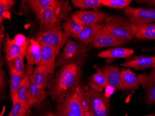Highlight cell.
I'll return each mask as SVG.
<instances>
[{"label":"cell","mask_w":155,"mask_h":116,"mask_svg":"<svg viewBox=\"0 0 155 116\" xmlns=\"http://www.w3.org/2000/svg\"><path fill=\"white\" fill-rule=\"evenodd\" d=\"M81 70L75 65L61 67L54 77L49 82V94L58 104L64 101L67 92L79 87Z\"/></svg>","instance_id":"obj_1"},{"label":"cell","mask_w":155,"mask_h":116,"mask_svg":"<svg viewBox=\"0 0 155 116\" xmlns=\"http://www.w3.org/2000/svg\"><path fill=\"white\" fill-rule=\"evenodd\" d=\"M84 93L80 86L69 91L64 101L56 105V114L58 116H87L83 101Z\"/></svg>","instance_id":"obj_2"},{"label":"cell","mask_w":155,"mask_h":116,"mask_svg":"<svg viewBox=\"0 0 155 116\" xmlns=\"http://www.w3.org/2000/svg\"><path fill=\"white\" fill-rule=\"evenodd\" d=\"M88 49L84 44L68 38L66 46L59 56L56 66L63 67L68 65H75L82 67L87 58Z\"/></svg>","instance_id":"obj_3"},{"label":"cell","mask_w":155,"mask_h":116,"mask_svg":"<svg viewBox=\"0 0 155 116\" xmlns=\"http://www.w3.org/2000/svg\"><path fill=\"white\" fill-rule=\"evenodd\" d=\"M105 28L116 38L126 43L133 38L132 23L120 15H111L105 19Z\"/></svg>","instance_id":"obj_4"},{"label":"cell","mask_w":155,"mask_h":116,"mask_svg":"<svg viewBox=\"0 0 155 116\" xmlns=\"http://www.w3.org/2000/svg\"><path fill=\"white\" fill-rule=\"evenodd\" d=\"M67 40L60 22L50 25L46 31H41L37 35V41L54 48L56 55H58Z\"/></svg>","instance_id":"obj_5"},{"label":"cell","mask_w":155,"mask_h":116,"mask_svg":"<svg viewBox=\"0 0 155 116\" xmlns=\"http://www.w3.org/2000/svg\"><path fill=\"white\" fill-rule=\"evenodd\" d=\"M28 39L22 34H17L12 39L8 33L4 41V52L7 60L22 56H26Z\"/></svg>","instance_id":"obj_6"},{"label":"cell","mask_w":155,"mask_h":116,"mask_svg":"<svg viewBox=\"0 0 155 116\" xmlns=\"http://www.w3.org/2000/svg\"><path fill=\"white\" fill-rule=\"evenodd\" d=\"M83 101L87 116L96 110L109 107V98L105 96L104 93L92 89L84 92Z\"/></svg>","instance_id":"obj_7"},{"label":"cell","mask_w":155,"mask_h":116,"mask_svg":"<svg viewBox=\"0 0 155 116\" xmlns=\"http://www.w3.org/2000/svg\"><path fill=\"white\" fill-rule=\"evenodd\" d=\"M124 12L126 18L133 25H145L155 22V9L129 7Z\"/></svg>","instance_id":"obj_8"},{"label":"cell","mask_w":155,"mask_h":116,"mask_svg":"<svg viewBox=\"0 0 155 116\" xmlns=\"http://www.w3.org/2000/svg\"><path fill=\"white\" fill-rule=\"evenodd\" d=\"M108 15L104 12L94 11H77L72 15V18L80 25H89L96 24L97 22L104 20Z\"/></svg>","instance_id":"obj_9"},{"label":"cell","mask_w":155,"mask_h":116,"mask_svg":"<svg viewBox=\"0 0 155 116\" xmlns=\"http://www.w3.org/2000/svg\"><path fill=\"white\" fill-rule=\"evenodd\" d=\"M124 43H125L119 41L112 35L107 30L104 25H103L101 30L91 45L93 48H101L105 47L121 46Z\"/></svg>","instance_id":"obj_10"},{"label":"cell","mask_w":155,"mask_h":116,"mask_svg":"<svg viewBox=\"0 0 155 116\" xmlns=\"http://www.w3.org/2000/svg\"><path fill=\"white\" fill-rule=\"evenodd\" d=\"M48 94L43 89L41 88L35 84L33 78V74L29 75V85L28 90V105L29 110L33 106L38 105L47 97Z\"/></svg>","instance_id":"obj_11"},{"label":"cell","mask_w":155,"mask_h":116,"mask_svg":"<svg viewBox=\"0 0 155 116\" xmlns=\"http://www.w3.org/2000/svg\"><path fill=\"white\" fill-rule=\"evenodd\" d=\"M120 66L125 68H132L136 70L153 68L155 66V56H137L126 60Z\"/></svg>","instance_id":"obj_12"},{"label":"cell","mask_w":155,"mask_h":116,"mask_svg":"<svg viewBox=\"0 0 155 116\" xmlns=\"http://www.w3.org/2000/svg\"><path fill=\"white\" fill-rule=\"evenodd\" d=\"M39 43L41 48V56L39 65L44 66L48 70L49 75H51L54 72L55 68L56 55L54 49L51 46Z\"/></svg>","instance_id":"obj_13"},{"label":"cell","mask_w":155,"mask_h":116,"mask_svg":"<svg viewBox=\"0 0 155 116\" xmlns=\"http://www.w3.org/2000/svg\"><path fill=\"white\" fill-rule=\"evenodd\" d=\"M101 27L102 26L97 24L84 25L75 39H77L83 44H93Z\"/></svg>","instance_id":"obj_14"},{"label":"cell","mask_w":155,"mask_h":116,"mask_svg":"<svg viewBox=\"0 0 155 116\" xmlns=\"http://www.w3.org/2000/svg\"><path fill=\"white\" fill-rule=\"evenodd\" d=\"M107 76V83L106 86H109L114 90L126 91L121 79L120 71L116 66H108L103 70Z\"/></svg>","instance_id":"obj_15"},{"label":"cell","mask_w":155,"mask_h":116,"mask_svg":"<svg viewBox=\"0 0 155 116\" xmlns=\"http://www.w3.org/2000/svg\"><path fill=\"white\" fill-rule=\"evenodd\" d=\"M41 56V48L40 43L34 39H28L26 57L28 65L38 66Z\"/></svg>","instance_id":"obj_16"},{"label":"cell","mask_w":155,"mask_h":116,"mask_svg":"<svg viewBox=\"0 0 155 116\" xmlns=\"http://www.w3.org/2000/svg\"><path fill=\"white\" fill-rule=\"evenodd\" d=\"M27 2L29 8L36 14L37 19L39 18L42 10L48 7H57L64 6L68 3V1L58 0H29Z\"/></svg>","instance_id":"obj_17"},{"label":"cell","mask_w":155,"mask_h":116,"mask_svg":"<svg viewBox=\"0 0 155 116\" xmlns=\"http://www.w3.org/2000/svg\"><path fill=\"white\" fill-rule=\"evenodd\" d=\"M133 37L139 40H155V24L132 25Z\"/></svg>","instance_id":"obj_18"},{"label":"cell","mask_w":155,"mask_h":116,"mask_svg":"<svg viewBox=\"0 0 155 116\" xmlns=\"http://www.w3.org/2000/svg\"><path fill=\"white\" fill-rule=\"evenodd\" d=\"M134 53V50L127 48H116L103 51L97 55V56L101 58L114 59L130 57Z\"/></svg>","instance_id":"obj_19"},{"label":"cell","mask_w":155,"mask_h":116,"mask_svg":"<svg viewBox=\"0 0 155 116\" xmlns=\"http://www.w3.org/2000/svg\"><path fill=\"white\" fill-rule=\"evenodd\" d=\"M120 74L122 83L126 90L133 91L138 88L140 84L138 78L130 69L122 68Z\"/></svg>","instance_id":"obj_20"},{"label":"cell","mask_w":155,"mask_h":116,"mask_svg":"<svg viewBox=\"0 0 155 116\" xmlns=\"http://www.w3.org/2000/svg\"><path fill=\"white\" fill-rule=\"evenodd\" d=\"M139 84L141 85L146 92V100L149 104H155V83L151 81L147 78L145 74L137 76Z\"/></svg>","instance_id":"obj_21"},{"label":"cell","mask_w":155,"mask_h":116,"mask_svg":"<svg viewBox=\"0 0 155 116\" xmlns=\"http://www.w3.org/2000/svg\"><path fill=\"white\" fill-rule=\"evenodd\" d=\"M84 26L76 22L70 16L68 17L62 26L64 36L68 39L69 37L75 39L77 35L79 34Z\"/></svg>","instance_id":"obj_22"},{"label":"cell","mask_w":155,"mask_h":116,"mask_svg":"<svg viewBox=\"0 0 155 116\" xmlns=\"http://www.w3.org/2000/svg\"><path fill=\"white\" fill-rule=\"evenodd\" d=\"M97 72L91 76L89 81V85L92 89L102 91L107 83V76L103 70L97 69Z\"/></svg>","instance_id":"obj_23"},{"label":"cell","mask_w":155,"mask_h":116,"mask_svg":"<svg viewBox=\"0 0 155 116\" xmlns=\"http://www.w3.org/2000/svg\"><path fill=\"white\" fill-rule=\"evenodd\" d=\"M49 74L47 69L43 66L39 65L33 72V78L35 82L41 88H46L49 81Z\"/></svg>","instance_id":"obj_24"},{"label":"cell","mask_w":155,"mask_h":116,"mask_svg":"<svg viewBox=\"0 0 155 116\" xmlns=\"http://www.w3.org/2000/svg\"><path fill=\"white\" fill-rule=\"evenodd\" d=\"M29 75H25L22 79L17 92L18 99L24 105L27 112L29 111L28 105V90L29 88Z\"/></svg>","instance_id":"obj_25"},{"label":"cell","mask_w":155,"mask_h":116,"mask_svg":"<svg viewBox=\"0 0 155 116\" xmlns=\"http://www.w3.org/2000/svg\"><path fill=\"white\" fill-rule=\"evenodd\" d=\"M25 76V69L21 72L11 74L10 79V96L12 102L18 99L17 92L18 88Z\"/></svg>","instance_id":"obj_26"},{"label":"cell","mask_w":155,"mask_h":116,"mask_svg":"<svg viewBox=\"0 0 155 116\" xmlns=\"http://www.w3.org/2000/svg\"><path fill=\"white\" fill-rule=\"evenodd\" d=\"M23 57L22 56L17 57L10 60H6V63L8 67L9 74L17 73L23 71L24 70Z\"/></svg>","instance_id":"obj_27"},{"label":"cell","mask_w":155,"mask_h":116,"mask_svg":"<svg viewBox=\"0 0 155 116\" xmlns=\"http://www.w3.org/2000/svg\"><path fill=\"white\" fill-rule=\"evenodd\" d=\"M72 3L76 8L82 9H96L102 6L101 0H72Z\"/></svg>","instance_id":"obj_28"},{"label":"cell","mask_w":155,"mask_h":116,"mask_svg":"<svg viewBox=\"0 0 155 116\" xmlns=\"http://www.w3.org/2000/svg\"><path fill=\"white\" fill-rule=\"evenodd\" d=\"M13 0H1L0 1V23L2 25V22L5 19H10V10L15 4Z\"/></svg>","instance_id":"obj_29"},{"label":"cell","mask_w":155,"mask_h":116,"mask_svg":"<svg viewBox=\"0 0 155 116\" xmlns=\"http://www.w3.org/2000/svg\"><path fill=\"white\" fill-rule=\"evenodd\" d=\"M103 6L117 9H124L129 7L131 0H101Z\"/></svg>","instance_id":"obj_30"},{"label":"cell","mask_w":155,"mask_h":116,"mask_svg":"<svg viewBox=\"0 0 155 116\" xmlns=\"http://www.w3.org/2000/svg\"><path fill=\"white\" fill-rule=\"evenodd\" d=\"M27 111L18 99L13 102V107L8 116H25Z\"/></svg>","instance_id":"obj_31"},{"label":"cell","mask_w":155,"mask_h":116,"mask_svg":"<svg viewBox=\"0 0 155 116\" xmlns=\"http://www.w3.org/2000/svg\"><path fill=\"white\" fill-rule=\"evenodd\" d=\"M2 61H1V70H0V90H1V99H4L5 98V91L6 89V84L5 83V72L2 68Z\"/></svg>","instance_id":"obj_32"},{"label":"cell","mask_w":155,"mask_h":116,"mask_svg":"<svg viewBox=\"0 0 155 116\" xmlns=\"http://www.w3.org/2000/svg\"><path fill=\"white\" fill-rule=\"evenodd\" d=\"M137 2L144 4L148 6H155V0H148V1H136Z\"/></svg>","instance_id":"obj_33"},{"label":"cell","mask_w":155,"mask_h":116,"mask_svg":"<svg viewBox=\"0 0 155 116\" xmlns=\"http://www.w3.org/2000/svg\"><path fill=\"white\" fill-rule=\"evenodd\" d=\"M4 28L3 27V24L1 25V28H0V41H1V47H2V42L4 40Z\"/></svg>","instance_id":"obj_34"},{"label":"cell","mask_w":155,"mask_h":116,"mask_svg":"<svg viewBox=\"0 0 155 116\" xmlns=\"http://www.w3.org/2000/svg\"><path fill=\"white\" fill-rule=\"evenodd\" d=\"M153 70L150 72V74L147 76V78L151 81L155 83V67H154Z\"/></svg>","instance_id":"obj_35"},{"label":"cell","mask_w":155,"mask_h":116,"mask_svg":"<svg viewBox=\"0 0 155 116\" xmlns=\"http://www.w3.org/2000/svg\"><path fill=\"white\" fill-rule=\"evenodd\" d=\"M44 116H58L57 114H55L52 112H48Z\"/></svg>","instance_id":"obj_36"},{"label":"cell","mask_w":155,"mask_h":116,"mask_svg":"<svg viewBox=\"0 0 155 116\" xmlns=\"http://www.w3.org/2000/svg\"><path fill=\"white\" fill-rule=\"evenodd\" d=\"M155 116V114H149V115H145V116Z\"/></svg>","instance_id":"obj_37"},{"label":"cell","mask_w":155,"mask_h":116,"mask_svg":"<svg viewBox=\"0 0 155 116\" xmlns=\"http://www.w3.org/2000/svg\"><path fill=\"white\" fill-rule=\"evenodd\" d=\"M126 116H127V115H126Z\"/></svg>","instance_id":"obj_38"},{"label":"cell","mask_w":155,"mask_h":116,"mask_svg":"<svg viewBox=\"0 0 155 116\" xmlns=\"http://www.w3.org/2000/svg\"><path fill=\"white\" fill-rule=\"evenodd\" d=\"M154 67H155V66H154ZM154 67H153V68H154Z\"/></svg>","instance_id":"obj_39"}]
</instances>
